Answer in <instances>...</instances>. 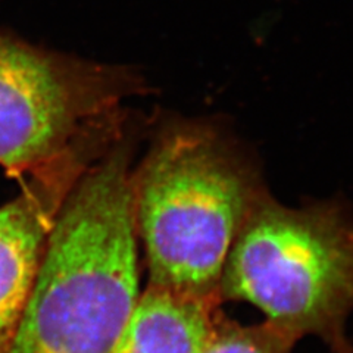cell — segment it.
<instances>
[{"mask_svg": "<svg viewBox=\"0 0 353 353\" xmlns=\"http://www.w3.org/2000/svg\"><path fill=\"white\" fill-rule=\"evenodd\" d=\"M124 134L63 201L49 234L12 353H110L140 296Z\"/></svg>", "mask_w": 353, "mask_h": 353, "instance_id": "6da1fadb", "label": "cell"}, {"mask_svg": "<svg viewBox=\"0 0 353 353\" xmlns=\"http://www.w3.org/2000/svg\"><path fill=\"white\" fill-rule=\"evenodd\" d=\"M131 193L148 284L221 303L230 248L268 193L248 153L212 123L168 121L131 172Z\"/></svg>", "mask_w": 353, "mask_h": 353, "instance_id": "7a4b0ae2", "label": "cell"}, {"mask_svg": "<svg viewBox=\"0 0 353 353\" xmlns=\"http://www.w3.org/2000/svg\"><path fill=\"white\" fill-rule=\"evenodd\" d=\"M219 301L256 306L297 341L315 336L331 353L343 347L353 312V214L339 201L290 208L267 193L230 248Z\"/></svg>", "mask_w": 353, "mask_h": 353, "instance_id": "3957f363", "label": "cell"}, {"mask_svg": "<svg viewBox=\"0 0 353 353\" xmlns=\"http://www.w3.org/2000/svg\"><path fill=\"white\" fill-rule=\"evenodd\" d=\"M143 80L118 66L32 48L0 31V165L32 174L66 152L124 132L121 106Z\"/></svg>", "mask_w": 353, "mask_h": 353, "instance_id": "277c9868", "label": "cell"}, {"mask_svg": "<svg viewBox=\"0 0 353 353\" xmlns=\"http://www.w3.org/2000/svg\"><path fill=\"white\" fill-rule=\"evenodd\" d=\"M81 145L31 174L12 202L0 208V353H12L22 315L59 209L80 176L101 158Z\"/></svg>", "mask_w": 353, "mask_h": 353, "instance_id": "5b68a950", "label": "cell"}, {"mask_svg": "<svg viewBox=\"0 0 353 353\" xmlns=\"http://www.w3.org/2000/svg\"><path fill=\"white\" fill-rule=\"evenodd\" d=\"M221 305L148 284L110 353H202Z\"/></svg>", "mask_w": 353, "mask_h": 353, "instance_id": "8992f818", "label": "cell"}, {"mask_svg": "<svg viewBox=\"0 0 353 353\" xmlns=\"http://www.w3.org/2000/svg\"><path fill=\"white\" fill-rule=\"evenodd\" d=\"M296 343L267 321L245 325L219 307L202 353H292Z\"/></svg>", "mask_w": 353, "mask_h": 353, "instance_id": "52a82bcc", "label": "cell"}, {"mask_svg": "<svg viewBox=\"0 0 353 353\" xmlns=\"http://www.w3.org/2000/svg\"><path fill=\"white\" fill-rule=\"evenodd\" d=\"M333 353H353V341H352V340H349L347 343H346L343 347L337 349V350H336V352H333Z\"/></svg>", "mask_w": 353, "mask_h": 353, "instance_id": "ba28073f", "label": "cell"}]
</instances>
